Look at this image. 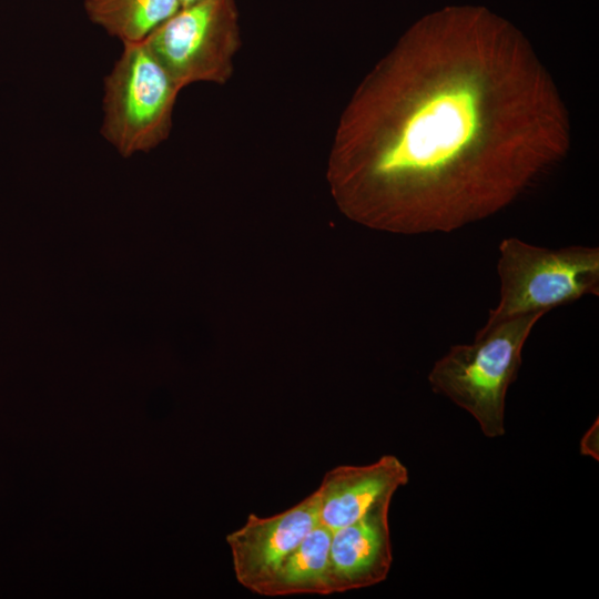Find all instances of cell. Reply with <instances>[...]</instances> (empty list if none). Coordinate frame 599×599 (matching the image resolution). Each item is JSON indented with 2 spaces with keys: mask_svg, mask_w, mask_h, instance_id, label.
Instances as JSON below:
<instances>
[{
  "mask_svg": "<svg viewBox=\"0 0 599 599\" xmlns=\"http://www.w3.org/2000/svg\"><path fill=\"white\" fill-rule=\"evenodd\" d=\"M181 88L224 84L241 47L235 0H197L181 7L144 40Z\"/></svg>",
  "mask_w": 599,
  "mask_h": 599,
  "instance_id": "cell-5",
  "label": "cell"
},
{
  "mask_svg": "<svg viewBox=\"0 0 599 599\" xmlns=\"http://www.w3.org/2000/svg\"><path fill=\"white\" fill-rule=\"evenodd\" d=\"M390 501L375 506L353 524L333 531L329 547V593L375 586L393 562L388 524Z\"/></svg>",
  "mask_w": 599,
  "mask_h": 599,
  "instance_id": "cell-7",
  "label": "cell"
},
{
  "mask_svg": "<svg viewBox=\"0 0 599 599\" xmlns=\"http://www.w3.org/2000/svg\"><path fill=\"white\" fill-rule=\"evenodd\" d=\"M545 314L484 325L473 343L451 346L428 374L433 392L470 414L488 438L506 432L507 392L520 368L525 343Z\"/></svg>",
  "mask_w": 599,
  "mask_h": 599,
  "instance_id": "cell-2",
  "label": "cell"
},
{
  "mask_svg": "<svg viewBox=\"0 0 599 599\" xmlns=\"http://www.w3.org/2000/svg\"><path fill=\"white\" fill-rule=\"evenodd\" d=\"M498 304L485 325L530 313H547L585 296L599 294V247L570 245L548 248L518 237L498 247Z\"/></svg>",
  "mask_w": 599,
  "mask_h": 599,
  "instance_id": "cell-3",
  "label": "cell"
},
{
  "mask_svg": "<svg viewBox=\"0 0 599 599\" xmlns=\"http://www.w3.org/2000/svg\"><path fill=\"white\" fill-rule=\"evenodd\" d=\"M181 90L145 41L123 44L103 80L102 136L122 156L151 151L170 135Z\"/></svg>",
  "mask_w": 599,
  "mask_h": 599,
  "instance_id": "cell-4",
  "label": "cell"
},
{
  "mask_svg": "<svg viewBox=\"0 0 599 599\" xmlns=\"http://www.w3.org/2000/svg\"><path fill=\"white\" fill-rule=\"evenodd\" d=\"M328 181L370 229L450 233L495 215L566 155L551 78L510 22L447 7L414 23L344 109Z\"/></svg>",
  "mask_w": 599,
  "mask_h": 599,
  "instance_id": "cell-1",
  "label": "cell"
},
{
  "mask_svg": "<svg viewBox=\"0 0 599 599\" xmlns=\"http://www.w3.org/2000/svg\"><path fill=\"white\" fill-rule=\"evenodd\" d=\"M333 531L319 522L287 555L257 595H331L328 587L329 547Z\"/></svg>",
  "mask_w": 599,
  "mask_h": 599,
  "instance_id": "cell-9",
  "label": "cell"
},
{
  "mask_svg": "<svg viewBox=\"0 0 599 599\" xmlns=\"http://www.w3.org/2000/svg\"><path fill=\"white\" fill-rule=\"evenodd\" d=\"M409 480L407 467L394 455L364 466L343 465L325 473L318 495V522L332 531L355 522Z\"/></svg>",
  "mask_w": 599,
  "mask_h": 599,
  "instance_id": "cell-8",
  "label": "cell"
},
{
  "mask_svg": "<svg viewBox=\"0 0 599 599\" xmlns=\"http://www.w3.org/2000/svg\"><path fill=\"white\" fill-rule=\"evenodd\" d=\"M580 449L582 455H589L598 459V420L582 437Z\"/></svg>",
  "mask_w": 599,
  "mask_h": 599,
  "instance_id": "cell-11",
  "label": "cell"
},
{
  "mask_svg": "<svg viewBox=\"0 0 599 599\" xmlns=\"http://www.w3.org/2000/svg\"><path fill=\"white\" fill-rule=\"evenodd\" d=\"M180 1H181V7H183V6L190 4L192 2H195L197 0H180Z\"/></svg>",
  "mask_w": 599,
  "mask_h": 599,
  "instance_id": "cell-12",
  "label": "cell"
},
{
  "mask_svg": "<svg viewBox=\"0 0 599 599\" xmlns=\"http://www.w3.org/2000/svg\"><path fill=\"white\" fill-rule=\"evenodd\" d=\"M90 21L123 44L146 40L180 8V0H84Z\"/></svg>",
  "mask_w": 599,
  "mask_h": 599,
  "instance_id": "cell-10",
  "label": "cell"
},
{
  "mask_svg": "<svg viewBox=\"0 0 599 599\" xmlns=\"http://www.w3.org/2000/svg\"><path fill=\"white\" fill-rule=\"evenodd\" d=\"M318 511L315 490L283 512L270 517L250 514L245 524L226 537L238 583L257 593L281 561L318 524Z\"/></svg>",
  "mask_w": 599,
  "mask_h": 599,
  "instance_id": "cell-6",
  "label": "cell"
}]
</instances>
